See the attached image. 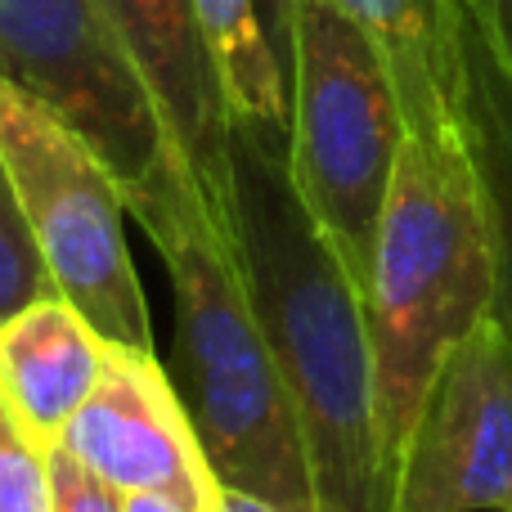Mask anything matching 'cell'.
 Returning a JSON list of instances; mask_svg holds the SVG:
<instances>
[{
  "label": "cell",
  "mask_w": 512,
  "mask_h": 512,
  "mask_svg": "<svg viewBox=\"0 0 512 512\" xmlns=\"http://www.w3.org/2000/svg\"><path fill=\"white\" fill-rule=\"evenodd\" d=\"M225 234L297 414L315 512H391L364 288L301 203L288 144L248 122H230Z\"/></svg>",
  "instance_id": "cell-1"
},
{
  "label": "cell",
  "mask_w": 512,
  "mask_h": 512,
  "mask_svg": "<svg viewBox=\"0 0 512 512\" xmlns=\"http://www.w3.org/2000/svg\"><path fill=\"white\" fill-rule=\"evenodd\" d=\"M167 261L176 297V391L216 486L261 495L283 512H315V486L292 400L252 315L234 243L203 189L180 171L135 207Z\"/></svg>",
  "instance_id": "cell-2"
},
{
  "label": "cell",
  "mask_w": 512,
  "mask_h": 512,
  "mask_svg": "<svg viewBox=\"0 0 512 512\" xmlns=\"http://www.w3.org/2000/svg\"><path fill=\"white\" fill-rule=\"evenodd\" d=\"M490 301L495 270L459 126L400 135L364 279L378 436L391 486L436 369L490 315Z\"/></svg>",
  "instance_id": "cell-3"
},
{
  "label": "cell",
  "mask_w": 512,
  "mask_h": 512,
  "mask_svg": "<svg viewBox=\"0 0 512 512\" xmlns=\"http://www.w3.org/2000/svg\"><path fill=\"white\" fill-rule=\"evenodd\" d=\"M288 99L292 185L364 288L405 126L378 50L337 0L301 9Z\"/></svg>",
  "instance_id": "cell-4"
},
{
  "label": "cell",
  "mask_w": 512,
  "mask_h": 512,
  "mask_svg": "<svg viewBox=\"0 0 512 512\" xmlns=\"http://www.w3.org/2000/svg\"><path fill=\"white\" fill-rule=\"evenodd\" d=\"M0 77L95 153L126 212L189 171L99 0H0Z\"/></svg>",
  "instance_id": "cell-5"
},
{
  "label": "cell",
  "mask_w": 512,
  "mask_h": 512,
  "mask_svg": "<svg viewBox=\"0 0 512 512\" xmlns=\"http://www.w3.org/2000/svg\"><path fill=\"white\" fill-rule=\"evenodd\" d=\"M0 162L59 297L113 351L153 355L144 288L126 248V203L99 158L0 77Z\"/></svg>",
  "instance_id": "cell-6"
},
{
  "label": "cell",
  "mask_w": 512,
  "mask_h": 512,
  "mask_svg": "<svg viewBox=\"0 0 512 512\" xmlns=\"http://www.w3.org/2000/svg\"><path fill=\"white\" fill-rule=\"evenodd\" d=\"M391 512H512V342L490 315L436 369Z\"/></svg>",
  "instance_id": "cell-7"
},
{
  "label": "cell",
  "mask_w": 512,
  "mask_h": 512,
  "mask_svg": "<svg viewBox=\"0 0 512 512\" xmlns=\"http://www.w3.org/2000/svg\"><path fill=\"white\" fill-rule=\"evenodd\" d=\"M59 445L117 495L144 490L185 512L212 508L216 477L158 355L108 346L104 373L59 432Z\"/></svg>",
  "instance_id": "cell-8"
},
{
  "label": "cell",
  "mask_w": 512,
  "mask_h": 512,
  "mask_svg": "<svg viewBox=\"0 0 512 512\" xmlns=\"http://www.w3.org/2000/svg\"><path fill=\"white\" fill-rule=\"evenodd\" d=\"M108 23L140 63L185 167L194 171L212 216L230 203V108L194 0H99Z\"/></svg>",
  "instance_id": "cell-9"
},
{
  "label": "cell",
  "mask_w": 512,
  "mask_h": 512,
  "mask_svg": "<svg viewBox=\"0 0 512 512\" xmlns=\"http://www.w3.org/2000/svg\"><path fill=\"white\" fill-rule=\"evenodd\" d=\"M454 45H459L454 117L495 270L490 319L512 342V68L477 0H454Z\"/></svg>",
  "instance_id": "cell-10"
},
{
  "label": "cell",
  "mask_w": 512,
  "mask_h": 512,
  "mask_svg": "<svg viewBox=\"0 0 512 512\" xmlns=\"http://www.w3.org/2000/svg\"><path fill=\"white\" fill-rule=\"evenodd\" d=\"M108 346L63 297H41L0 324V400L54 445L104 373Z\"/></svg>",
  "instance_id": "cell-11"
},
{
  "label": "cell",
  "mask_w": 512,
  "mask_h": 512,
  "mask_svg": "<svg viewBox=\"0 0 512 512\" xmlns=\"http://www.w3.org/2000/svg\"><path fill=\"white\" fill-rule=\"evenodd\" d=\"M351 23L373 41L396 90L405 135H432L459 126V45L454 0H337Z\"/></svg>",
  "instance_id": "cell-12"
},
{
  "label": "cell",
  "mask_w": 512,
  "mask_h": 512,
  "mask_svg": "<svg viewBox=\"0 0 512 512\" xmlns=\"http://www.w3.org/2000/svg\"><path fill=\"white\" fill-rule=\"evenodd\" d=\"M194 14L212 50L230 122H248L288 144L292 99L279 59L270 50V36L261 27V5L256 0H194Z\"/></svg>",
  "instance_id": "cell-13"
},
{
  "label": "cell",
  "mask_w": 512,
  "mask_h": 512,
  "mask_svg": "<svg viewBox=\"0 0 512 512\" xmlns=\"http://www.w3.org/2000/svg\"><path fill=\"white\" fill-rule=\"evenodd\" d=\"M41 297H59V288L45 270V256L36 248L32 225H27L14 185H9V171L0 162V324Z\"/></svg>",
  "instance_id": "cell-14"
},
{
  "label": "cell",
  "mask_w": 512,
  "mask_h": 512,
  "mask_svg": "<svg viewBox=\"0 0 512 512\" xmlns=\"http://www.w3.org/2000/svg\"><path fill=\"white\" fill-rule=\"evenodd\" d=\"M0 512H54L45 445L0 400Z\"/></svg>",
  "instance_id": "cell-15"
},
{
  "label": "cell",
  "mask_w": 512,
  "mask_h": 512,
  "mask_svg": "<svg viewBox=\"0 0 512 512\" xmlns=\"http://www.w3.org/2000/svg\"><path fill=\"white\" fill-rule=\"evenodd\" d=\"M50 463V495L54 512H122V495L108 481H99L86 463H77L59 441L45 445Z\"/></svg>",
  "instance_id": "cell-16"
},
{
  "label": "cell",
  "mask_w": 512,
  "mask_h": 512,
  "mask_svg": "<svg viewBox=\"0 0 512 512\" xmlns=\"http://www.w3.org/2000/svg\"><path fill=\"white\" fill-rule=\"evenodd\" d=\"M261 5V27L270 36V50L279 59L283 81H292V50H297V23L306 0H256Z\"/></svg>",
  "instance_id": "cell-17"
},
{
  "label": "cell",
  "mask_w": 512,
  "mask_h": 512,
  "mask_svg": "<svg viewBox=\"0 0 512 512\" xmlns=\"http://www.w3.org/2000/svg\"><path fill=\"white\" fill-rule=\"evenodd\" d=\"M477 5H481V14H486L490 32H495L499 50H504L508 68H512V0H477Z\"/></svg>",
  "instance_id": "cell-18"
},
{
  "label": "cell",
  "mask_w": 512,
  "mask_h": 512,
  "mask_svg": "<svg viewBox=\"0 0 512 512\" xmlns=\"http://www.w3.org/2000/svg\"><path fill=\"white\" fill-rule=\"evenodd\" d=\"M207 512H283L274 504H265L261 495H248V490H234V486H216L212 508Z\"/></svg>",
  "instance_id": "cell-19"
},
{
  "label": "cell",
  "mask_w": 512,
  "mask_h": 512,
  "mask_svg": "<svg viewBox=\"0 0 512 512\" xmlns=\"http://www.w3.org/2000/svg\"><path fill=\"white\" fill-rule=\"evenodd\" d=\"M122 512H185V508L171 504V499H162V495H144V490H131V495H122Z\"/></svg>",
  "instance_id": "cell-20"
}]
</instances>
